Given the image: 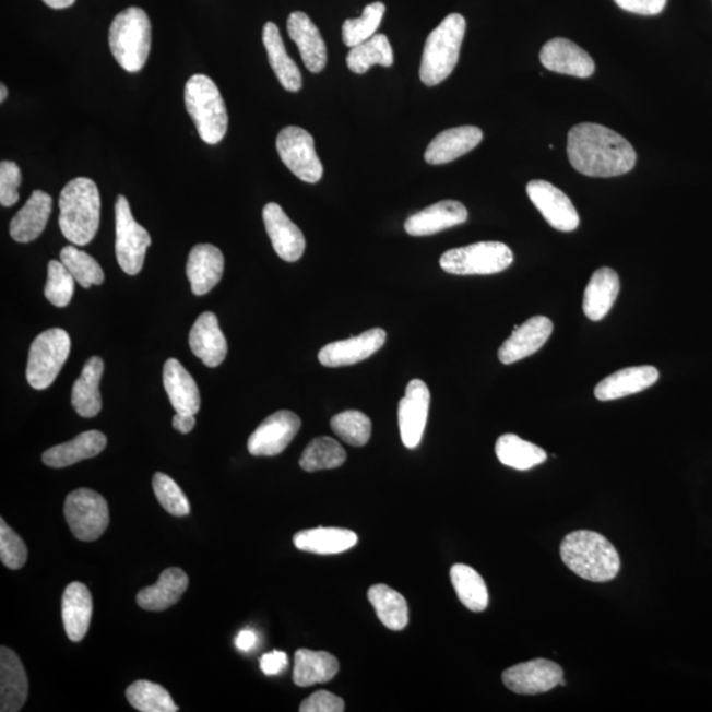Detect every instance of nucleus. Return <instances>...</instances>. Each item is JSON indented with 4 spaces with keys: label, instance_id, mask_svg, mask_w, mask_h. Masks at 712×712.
Wrapping results in <instances>:
<instances>
[{
    "label": "nucleus",
    "instance_id": "cd10ccee",
    "mask_svg": "<svg viewBox=\"0 0 712 712\" xmlns=\"http://www.w3.org/2000/svg\"><path fill=\"white\" fill-rule=\"evenodd\" d=\"M61 614L68 638L73 643H80L91 627L93 616V597L84 583H70L63 591Z\"/></svg>",
    "mask_w": 712,
    "mask_h": 712
},
{
    "label": "nucleus",
    "instance_id": "20e7f679",
    "mask_svg": "<svg viewBox=\"0 0 712 712\" xmlns=\"http://www.w3.org/2000/svg\"><path fill=\"white\" fill-rule=\"evenodd\" d=\"M466 34V21L460 14H450L426 39L419 79L426 86L440 85L447 80L460 60L461 47Z\"/></svg>",
    "mask_w": 712,
    "mask_h": 712
},
{
    "label": "nucleus",
    "instance_id": "f257e3e1",
    "mask_svg": "<svg viewBox=\"0 0 712 712\" xmlns=\"http://www.w3.org/2000/svg\"><path fill=\"white\" fill-rule=\"evenodd\" d=\"M568 156L580 174L604 178L628 174L638 158L626 138L596 123H581L570 130Z\"/></svg>",
    "mask_w": 712,
    "mask_h": 712
},
{
    "label": "nucleus",
    "instance_id": "c03bdc74",
    "mask_svg": "<svg viewBox=\"0 0 712 712\" xmlns=\"http://www.w3.org/2000/svg\"><path fill=\"white\" fill-rule=\"evenodd\" d=\"M60 260L68 271L72 273L75 283L82 288H91L92 285H100L105 282L104 270L100 269L97 260L88 253L79 250L78 247L67 246L62 248Z\"/></svg>",
    "mask_w": 712,
    "mask_h": 712
},
{
    "label": "nucleus",
    "instance_id": "39448f33",
    "mask_svg": "<svg viewBox=\"0 0 712 712\" xmlns=\"http://www.w3.org/2000/svg\"><path fill=\"white\" fill-rule=\"evenodd\" d=\"M152 28L147 12L127 9L114 19L109 44L111 54L126 72H140L149 60Z\"/></svg>",
    "mask_w": 712,
    "mask_h": 712
},
{
    "label": "nucleus",
    "instance_id": "6e6552de",
    "mask_svg": "<svg viewBox=\"0 0 712 712\" xmlns=\"http://www.w3.org/2000/svg\"><path fill=\"white\" fill-rule=\"evenodd\" d=\"M70 336L62 329H49L32 342L27 364V380L35 390H47L61 371L70 354Z\"/></svg>",
    "mask_w": 712,
    "mask_h": 712
},
{
    "label": "nucleus",
    "instance_id": "603ef678",
    "mask_svg": "<svg viewBox=\"0 0 712 712\" xmlns=\"http://www.w3.org/2000/svg\"><path fill=\"white\" fill-rule=\"evenodd\" d=\"M621 10L638 15H658L664 11L666 0H614Z\"/></svg>",
    "mask_w": 712,
    "mask_h": 712
},
{
    "label": "nucleus",
    "instance_id": "a19ab883",
    "mask_svg": "<svg viewBox=\"0 0 712 712\" xmlns=\"http://www.w3.org/2000/svg\"><path fill=\"white\" fill-rule=\"evenodd\" d=\"M346 451L339 441L330 437H318L304 450L300 466L304 472L341 467L346 462Z\"/></svg>",
    "mask_w": 712,
    "mask_h": 712
},
{
    "label": "nucleus",
    "instance_id": "f704fd0d",
    "mask_svg": "<svg viewBox=\"0 0 712 712\" xmlns=\"http://www.w3.org/2000/svg\"><path fill=\"white\" fill-rule=\"evenodd\" d=\"M105 364L99 356L88 359L72 390V405L81 417L92 418L102 410L99 383Z\"/></svg>",
    "mask_w": 712,
    "mask_h": 712
},
{
    "label": "nucleus",
    "instance_id": "49530a36",
    "mask_svg": "<svg viewBox=\"0 0 712 712\" xmlns=\"http://www.w3.org/2000/svg\"><path fill=\"white\" fill-rule=\"evenodd\" d=\"M75 280L61 260H52L48 264V280L46 285L47 300L55 307L66 308L72 301Z\"/></svg>",
    "mask_w": 712,
    "mask_h": 712
},
{
    "label": "nucleus",
    "instance_id": "bb28decb",
    "mask_svg": "<svg viewBox=\"0 0 712 712\" xmlns=\"http://www.w3.org/2000/svg\"><path fill=\"white\" fill-rule=\"evenodd\" d=\"M52 197L43 190H35L29 200L19 210L10 224L11 238L17 244H29L40 237L52 213Z\"/></svg>",
    "mask_w": 712,
    "mask_h": 712
},
{
    "label": "nucleus",
    "instance_id": "ddd939ff",
    "mask_svg": "<svg viewBox=\"0 0 712 712\" xmlns=\"http://www.w3.org/2000/svg\"><path fill=\"white\" fill-rule=\"evenodd\" d=\"M526 193L545 221L556 230L570 233L580 226V214L573 202L553 183L543 180L531 181L526 186Z\"/></svg>",
    "mask_w": 712,
    "mask_h": 712
},
{
    "label": "nucleus",
    "instance_id": "13d9d810",
    "mask_svg": "<svg viewBox=\"0 0 712 712\" xmlns=\"http://www.w3.org/2000/svg\"><path fill=\"white\" fill-rule=\"evenodd\" d=\"M9 91L8 87H5L4 84L0 85V104H3L5 99H8Z\"/></svg>",
    "mask_w": 712,
    "mask_h": 712
},
{
    "label": "nucleus",
    "instance_id": "9b49d317",
    "mask_svg": "<svg viewBox=\"0 0 712 712\" xmlns=\"http://www.w3.org/2000/svg\"><path fill=\"white\" fill-rule=\"evenodd\" d=\"M276 149L280 158L287 165V168L309 183L321 180L323 165L317 156L315 139L301 127L289 126L278 132Z\"/></svg>",
    "mask_w": 712,
    "mask_h": 712
},
{
    "label": "nucleus",
    "instance_id": "f3484780",
    "mask_svg": "<svg viewBox=\"0 0 712 712\" xmlns=\"http://www.w3.org/2000/svg\"><path fill=\"white\" fill-rule=\"evenodd\" d=\"M263 221L266 234L273 248L285 262L295 263L305 252L304 234L285 214L277 203H266L263 209Z\"/></svg>",
    "mask_w": 712,
    "mask_h": 712
},
{
    "label": "nucleus",
    "instance_id": "4c0bfd02",
    "mask_svg": "<svg viewBox=\"0 0 712 712\" xmlns=\"http://www.w3.org/2000/svg\"><path fill=\"white\" fill-rule=\"evenodd\" d=\"M495 453L505 466L520 472L542 465L548 458L544 449L517 435L501 436L496 442Z\"/></svg>",
    "mask_w": 712,
    "mask_h": 712
},
{
    "label": "nucleus",
    "instance_id": "ea45409f",
    "mask_svg": "<svg viewBox=\"0 0 712 712\" xmlns=\"http://www.w3.org/2000/svg\"><path fill=\"white\" fill-rule=\"evenodd\" d=\"M393 50L385 35H375L370 40L349 50L347 67L356 74H365L373 66L390 68L393 66Z\"/></svg>",
    "mask_w": 712,
    "mask_h": 712
},
{
    "label": "nucleus",
    "instance_id": "a878e982",
    "mask_svg": "<svg viewBox=\"0 0 712 712\" xmlns=\"http://www.w3.org/2000/svg\"><path fill=\"white\" fill-rule=\"evenodd\" d=\"M660 372L653 366L628 367L603 379L594 395L601 402H612L643 392L657 383Z\"/></svg>",
    "mask_w": 712,
    "mask_h": 712
},
{
    "label": "nucleus",
    "instance_id": "dca6fc26",
    "mask_svg": "<svg viewBox=\"0 0 712 712\" xmlns=\"http://www.w3.org/2000/svg\"><path fill=\"white\" fill-rule=\"evenodd\" d=\"M385 341L383 329H371L353 339L329 343L318 354V360L325 367L353 366L379 352Z\"/></svg>",
    "mask_w": 712,
    "mask_h": 712
},
{
    "label": "nucleus",
    "instance_id": "3c124183",
    "mask_svg": "<svg viewBox=\"0 0 712 712\" xmlns=\"http://www.w3.org/2000/svg\"><path fill=\"white\" fill-rule=\"evenodd\" d=\"M301 712H342L345 711V702L332 692L321 690L305 699L300 705Z\"/></svg>",
    "mask_w": 712,
    "mask_h": 712
},
{
    "label": "nucleus",
    "instance_id": "f8f14e48",
    "mask_svg": "<svg viewBox=\"0 0 712 712\" xmlns=\"http://www.w3.org/2000/svg\"><path fill=\"white\" fill-rule=\"evenodd\" d=\"M501 677L508 689L521 696L543 695L558 685L565 686L562 667L545 658L514 665Z\"/></svg>",
    "mask_w": 712,
    "mask_h": 712
},
{
    "label": "nucleus",
    "instance_id": "72a5a7b5",
    "mask_svg": "<svg viewBox=\"0 0 712 712\" xmlns=\"http://www.w3.org/2000/svg\"><path fill=\"white\" fill-rule=\"evenodd\" d=\"M298 550L315 555H340L358 544L356 533L342 527H315L298 532L294 538Z\"/></svg>",
    "mask_w": 712,
    "mask_h": 712
},
{
    "label": "nucleus",
    "instance_id": "b1692460",
    "mask_svg": "<svg viewBox=\"0 0 712 712\" xmlns=\"http://www.w3.org/2000/svg\"><path fill=\"white\" fill-rule=\"evenodd\" d=\"M483 132L475 126L455 127L438 133L425 151V162L430 165H442L456 161L478 147Z\"/></svg>",
    "mask_w": 712,
    "mask_h": 712
},
{
    "label": "nucleus",
    "instance_id": "0eeeda50",
    "mask_svg": "<svg viewBox=\"0 0 712 712\" xmlns=\"http://www.w3.org/2000/svg\"><path fill=\"white\" fill-rule=\"evenodd\" d=\"M513 263L511 248L501 241H479L443 253L441 269L451 275H494Z\"/></svg>",
    "mask_w": 712,
    "mask_h": 712
},
{
    "label": "nucleus",
    "instance_id": "6e6d98bb",
    "mask_svg": "<svg viewBox=\"0 0 712 712\" xmlns=\"http://www.w3.org/2000/svg\"><path fill=\"white\" fill-rule=\"evenodd\" d=\"M258 636L251 629H245V631L239 632L237 639H235V645L241 652H250L253 648L257 646Z\"/></svg>",
    "mask_w": 712,
    "mask_h": 712
},
{
    "label": "nucleus",
    "instance_id": "c9c22d12",
    "mask_svg": "<svg viewBox=\"0 0 712 712\" xmlns=\"http://www.w3.org/2000/svg\"><path fill=\"white\" fill-rule=\"evenodd\" d=\"M339 671V660L328 652L298 650L295 654L294 681L301 688L332 681Z\"/></svg>",
    "mask_w": 712,
    "mask_h": 712
},
{
    "label": "nucleus",
    "instance_id": "423d86ee",
    "mask_svg": "<svg viewBox=\"0 0 712 712\" xmlns=\"http://www.w3.org/2000/svg\"><path fill=\"white\" fill-rule=\"evenodd\" d=\"M186 106L203 142L218 144L228 129L224 97L214 81L205 74H194L186 85Z\"/></svg>",
    "mask_w": 712,
    "mask_h": 712
},
{
    "label": "nucleus",
    "instance_id": "79ce46f5",
    "mask_svg": "<svg viewBox=\"0 0 712 712\" xmlns=\"http://www.w3.org/2000/svg\"><path fill=\"white\" fill-rule=\"evenodd\" d=\"M132 708L142 712H176L177 704L163 686L150 681H137L126 690Z\"/></svg>",
    "mask_w": 712,
    "mask_h": 712
},
{
    "label": "nucleus",
    "instance_id": "9d476101",
    "mask_svg": "<svg viewBox=\"0 0 712 712\" xmlns=\"http://www.w3.org/2000/svg\"><path fill=\"white\" fill-rule=\"evenodd\" d=\"M116 233L118 264L127 275L135 276L143 269L152 239L149 232L133 218L124 195H119L116 202Z\"/></svg>",
    "mask_w": 712,
    "mask_h": 712
},
{
    "label": "nucleus",
    "instance_id": "aec40b11",
    "mask_svg": "<svg viewBox=\"0 0 712 712\" xmlns=\"http://www.w3.org/2000/svg\"><path fill=\"white\" fill-rule=\"evenodd\" d=\"M468 212L463 203L444 200L412 215L405 222V232L412 237H428L450 227L465 224Z\"/></svg>",
    "mask_w": 712,
    "mask_h": 712
},
{
    "label": "nucleus",
    "instance_id": "f03ea898",
    "mask_svg": "<svg viewBox=\"0 0 712 712\" xmlns=\"http://www.w3.org/2000/svg\"><path fill=\"white\" fill-rule=\"evenodd\" d=\"M559 553L569 570L583 580L603 583L615 580L619 574V553L601 533L571 532L563 538Z\"/></svg>",
    "mask_w": 712,
    "mask_h": 712
},
{
    "label": "nucleus",
    "instance_id": "473e14b6",
    "mask_svg": "<svg viewBox=\"0 0 712 712\" xmlns=\"http://www.w3.org/2000/svg\"><path fill=\"white\" fill-rule=\"evenodd\" d=\"M263 44L269 54L270 66L285 91H301L302 75L297 63L290 59L285 49L282 35L275 23H266L263 28Z\"/></svg>",
    "mask_w": 712,
    "mask_h": 712
},
{
    "label": "nucleus",
    "instance_id": "a18cd8bd",
    "mask_svg": "<svg viewBox=\"0 0 712 712\" xmlns=\"http://www.w3.org/2000/svg\"><path fill=\"white\" fill-rule=\"evenodd\" d=\"M332 429L341 440L352 447L360 448L370 441L371 419L359 411H346L332 418Z\"/></svg>",
    "mask_w": 712,
    "mask_h": 712
},
{
    "label": "nucleus",
    "instance_id": "de8ad7c7",
    "mask_svg": "<svg viewBox=\"0 0 712 712\" xmlns=\"http://www.w3.org/2000/svg\"><path fill=\"white\" fill-rule=\"evenodd\" d=\"M154 491L158 503L164 507V510L174 514V517L182 518L190 513V505L187 495L183 494L180 486L170 478L167 474L156 473L154 480H152Z\"/></svg>",
    "mask_w": 712,
    "mask_h": 712
},
{
    "label": "nucleus",
    "instance_id": "864d4df0",
    "mask_svg": "<svg viewBox=\"0 0 712 712\" xmlns=\"http://www.w3.org/2000/svg\"><path fill=\"white\" fill-rule=\"evenodd\" d=\"M287 666L288 656L285 652L273 651L265 653L260 658V669H262L265 676H276V674L282 673Z\"/></svg>",
    "mask_w": 712,
    "mask_h": 712
},
{
    "label": "nucleus",
    "instance_id": "393cba45",
    "mask_svg": "<svg viewBox=\"0 0 712 712\" xmlns=\"http://www.w3.org/2000/svg\"><path fill=\"white\" fill-rule=\"evenodd\" d=\"M28 697V678L21 658L10 648H0V711H21Z\"/></svg>",
    "mask_w": 712,
    "mask_h": 712
},
{
    "label": "nucleus",
    "instance_id": "58836bf2",
    "mask_svg": "<svg viewBox=\"0 0 712 712\" xmlns=\"http://www.w3.org/2000/svg\"><path fill=\"white\" fill-rule=\"evenodd\" d=\"M450 578L463 606L473 613L485 612L488 606V590L478 571L467 565L456 563L450 570Z\"/></svg>",
    "mask_w": 712,
    "mask_h": 712
},
{
    "label": "nucleus",
    "instance_id": "37998d69",
    "mask_svg": "<svg viewBox=\"0 0 712 712\" xmlns=\"http://www.w3.org/2000/svg\"><path fill=\"white\" fill-rule=\"evenodd\" d=\"M384 14L385 4L375 2L367 5L360 17L347 19L342 27V39L345 46L354 48L361 43L370 40L372 36L377 35Z\"/></svg>",
    "mask_w": 712,
    "mask_h": 712
},
{
    "label": "nucleus",
    "instance_id": "5701e85b",
    "mask_svg": "<svg viewBox=\"0 0 712 712\" xmlns=\"http://www.w3.org/2000/svg\"><path fill=\"white\" fill-rule=\"evenodd\" d=\"M288 35L300 50L301 59L311 73H320L327 67L328 50L320 29L307 14L296 11L287 23Z\"/></svg>",
    "mask_w": 712,
    "mask_h": 712
},
{
    "label": "nucleus",
    "instance_id": "a211bd4d",
    "mask_svg": "<svg viewBox=\"0 0 712 712\" xmlns=\"http://www.w3.org/2000/svg\"><path fill=\"white\" fill-rule=\"evenodd\" d=\"M551 320L545 316L530 318L523 325L514 329V332L499 348V360L503 365L517 364L519 360L537 353L553 333Z\"/></svg>",
    "mask_w": 712,
    "mask_h": 712
},
{
    "label": "nucleus",
    "instance_id": "8fccbe9b",
    "mask_svg": "<svg viewBox=\"0 0 712 712\" xmlns=\"http://www.w3.org/2000/svg\"><path fill=\"white\" fill-rule=\"evenodd\" d=\"M22 170L16 163H0V203H2V206H14L21 199L19 197V187L22 186Z\"/></svg>",
    "mask_w": 712,
    "mask_h": 712
},
{
    "label": "nucleus",
    "instance_id": "09e8293b",
    "mask_svg": "<svg viewBox=\"0 0 712 712\" xmlns=\"http://www.w3.org/2000/svg\"><path fill=\"white\" fill-rule=\"evenodd\" d=\"M28 550L23 539L0 520V559L5 568L11 570L22 569L27 562Z\"/></svg>",
    "mask_w": 712,
    "mask_h": 712
},
{
    "label": "nucleus",
    "instance_id": "7ed1b4c3",
    "mask_svg": "<svg viewBox=\"0 0 712 712\" xmlns=\"http://www.w3.org/2000/svg\"><path fill=\"white\" fill-rule=\"evenodd\" d=\"M59 225L63 237L75 246H86L98 233L100 195L91 178L78 177L69 181L60 194Z\"/></svg>",
    "mask_w": 712,
    "mask_h": 712
},
{
    "label": "nucleus",
    "instance_id": "1a4fd4ad",
    "mask_svg": "<svg viewBox=\"0 0 712 712\" xmlns=\"http://www.w3.org/2000/svg\"><path fill=\"white\" fill-rule=\"evenodd\" d=\"M63 511L70 531L80 542H95L110 523L107 501L93 489L80 488L70 493Z\"/></svg>",
    "mask_w": 712,
    "mask_h": 712
},
{
    "label": "nucleus",
    "instance_id": "412c9836",
    "mask_svg": "<svg viewBox=\"0 0 712 712\" xmlns=\"http://www.w3.org/2000/svg\"><path fill=\"white\" fill-rule=\"evenodd\" d=\"M225 271L224 253L213 245H197L189 253L187 276L195 296L217 287Z\"/></svg>",
    "mask_w": 712,
    "mask_h": 712
},
{
    "label": "nucleus",
    "instance_id": "7c9ffc66",
    "mask_svg": "<svg viewBox=\"0 0 712 712\" xmlns=\"http://www.w3.org/2000/svg\"><path fill=\"white\" fill-rule=\"evenodd\" d=\"M107 438L98 430H88L75 437L74 440L57 444L43 454V462L54 468L75 465L88 458L97 456L106 449Z\"/></svg>",
    "mask_w": 712,
    "mask_h": 712
},
{
    "label": "nucleus",
    "instance_id": "2f4dec72",
    "mask_svg": "<svg viewBox=\"0 0 712 712\" xmlns=\"http://www.w3.org/2000/svg\"><path fill=\"white\" fill-rule=\"evenodd\" d=\"M189 586V578L186 571L178 568L164 570L154 586L139 591L137 602L139 607L147 612H164L186 594Z\"/></svg>",
    "mask_w": 712,
    "mask_h": 712
},
{
    "label": "nucleus",
    "instance_id": "e433bc0d",
    "mask_svg": "<svg viewBox=\"0 0 712 712\" xmlns=\"http://www.w3.org/2000/svg\"><path fill=\"white\" fill-rule=\"evenodd\" d=\"M368 601L380 621L391 631H403L408 625V604L405 597L387 584H375L368 590Z\"/></svg>",
    "mask_w": 712,
    "mask_h": 712
},
{
    "label": "nucleus",
    "instance_id": "4d7b16f0",
    "mask_svg": "<svg viewBox=\"0 0 712 712\" xmlns=\"http://www.w3.org/2000/svg\"><path fill=\"white\" fill-rule=\"evenodd\" d=\"M43 2L46 3L50 9L63 10L72 8L75 0H43Z\"/></svg>",
    "mask_w": 712,
    "mask_h": 712
},
{
    "label": "nucleus",
    "instance_id": "4468645a",
    "mask_svg": "<svg viewBox=\"0 0 712 712\" xmlns=\"http://www.w3.org/2000/svg\"><path fill=\"white\" fill-rule=\"evenodd\" d=\"M301 428V419L290 411H278L266 417L248 438L247 448L256 456L282 454Z\"/></svg>",
    "mask_w": 712,
    "mask_h": 712
},
{
    "label": "nucleus",
    "instance_id": "5fc2aeb1",
    "mask_svg": "<svg viewBox=\"0 0 712 712\" xmlns=\"http://www.w3.org/2000/svg\"><path fill=\"white\" fill-rule=\"evenodd\" d=\"M171 425H174V428L182 435H188L190 431L194 429L195 426V415H190V413H178L176 412V415L174 417V422H171Z\"/></svg>",
    "mask_w": 712,
    "mask_h": 712
},
{
    "label": "nucleus",
    "instance_id": "4be33fe9",
    "mask_svg": "<svg viewBox=\"0 0 712 712\" xmlns=\"http://www.w3.org/2000/svg\"><path fill=\"white\" fill-rule=\"evenodd\" d=\"M189 346L203 365L214 368L224 364L228 352L227 341L219 328L217 316L212 311H205L197 318L190 330Z\"/></svg>",
    "mask_w": 712,
    "mask_h": 712
},
{
    "label": "nucleus",
    "instance_id": "6ab92c4d",
    "mask_svg": "<svg viewBox=\"0 0 712 712\" xmlns=\"http://www.w3.org/2000/svg\"><path fill=\"white\" fill-rule=\"evenodd\" d=\"M539 60L550 72L578 79H589L595 72V62L586 50L563 37L546 43L539 52Z\"/></svg>",
    "mask_w": 712,
    "mask_h": 712
},
{
    "label": "nucleus",
    "instance_id": "c85d7f7f",
    "mask_svg": "<svg viewBox=\"0 0 712 712\" xmlns=\"http://www.w3.org/2000/svg\"><path fill=\"white\" fill-rule=\"evenodd\" d=\"M163 383L176 412L190 413V415L199 413L201 408L199 387L180 361L174 358L165 361Z\"/></svg>",
    "mask_w": 712,
    "mask_h": 712
},
{
    "label": "nucleus",
    "instance_id": "c756f323",
    "mask_svg": "<svg viewBox=\"0 0 712 712\" xmlns=\"http://www.w3.org/2000/svg\"><path fill=\"white\" fill-rule=\"evenodd\" d=\"M620 292L618 273L607 266L596 270L583 295V311L589 320L602 321L613 309Z\"/></svg>",
    "mask_w": 712,
    "mask_h": 712
},
{
    "label": "nucleus",
    "instance_id": "2eb2a0df",
    "mask_svg": "<svg viewBox=\"0 0 712 712\" xmlns=\"http://www.w3.org/2000/svg\"><path fill=\"white\" fill-rule=\"evenodd\" d=\"M430 391L423 380H412L405 396L399 403L400 436L405 448L416 449L422 443L428 422Z\"/></svg>",
    "mask_w": 712,
    "mask_h": 712
}]
</instances>
